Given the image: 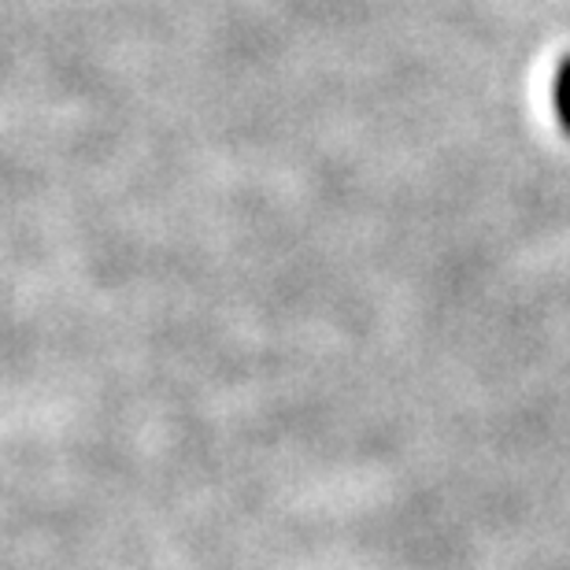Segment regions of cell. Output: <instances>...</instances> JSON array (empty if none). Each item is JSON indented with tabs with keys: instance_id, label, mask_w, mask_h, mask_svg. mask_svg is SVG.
Instances as JSON below:
<instances>
[{
	"instance_id": "obj_1",
	"label": "cell",
	"mask_w": 570,
	"mask_h": 570,
	"mask_svg": "<svg viewBox=\"0 0 570 570\" xmlns=\"http://www.w3.org/2000/svg\"><path fill=\"white\" fill-rule=\"evenodd\" d=\"M560 111H563V122L570 130V63H567V71L560 78Z\"/></svg>"
}]
</instances>
